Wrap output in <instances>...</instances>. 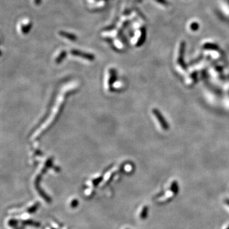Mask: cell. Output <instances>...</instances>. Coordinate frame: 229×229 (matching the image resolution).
Here are the masks:
<instances>
[{
	"mask_svg": "<svg viewBox=\"0 0 229 229\" xmlns=\"http://www.w3.org/2000/svg\"><path fill=\"white\" fill-rule=\"evenodd\" d=\"M59 34L60 35V37H63L64 38H66V39L69 40L74 41V40H76V37L75 35H74L72 33H68V32L60 31L59 32Z\"/></svg>",
	"mask_w": 229,
	"mask_h": 229,
	"instance_id": "3",
	"label": "cell"
},
{
	"mask_svg": "<svg viewBox=\"0 0 229 229\" xmlns=\"http://www.w3.org/2000/svg\"><path fill=\"white\" fill-rule=\"evenodd\" d=\"M72 54L74 55H79V56H80V57H82L84 58H86V59H92L93 58L92 55L84 53V52H79L78 50H73Z\"/></svg>",
	"mask_w": 229,
	"mask_h": 229,
	"instance_id": "4",
	"label": "cell"
},
{
	"mask_svg": "<svg viewBox=\"0 0 229 229\" xmlns=\"http://www.w3.org/2000/svg\"><path fill=\"white\" fill-rule=\"evenodd\" d=\"M31 26H32L31 22H30V20H29L25 19V20H23L20 23L19 29L22 34H27L29 31V29L31 28Z\"/></svg>",
	"mask_w": 229,
	"mask_h": 229,
	"instance_id": "2",
	"label": "cell"
},
{
	"mask_svg": "<svg viewBox=\"0 0 229 229\" xmlns=\"http://www.w3.org/2000/svg\"><path fill=\"white\" fill-rule=\"evenodd\" d=\"M152 111H153V113H154V114L155 115V116H156L157 119L159 120L160 125L162 127V129L166 130V131L169 129V124L167 123L166 119L164 118V116H163L161 114L160 111L157 109H154L152 110Z\"/></svg>",
	"mask_w": 229,
	"mask_h": 229,
	"instance_id": "1",
	"label": "cell"
},
{
	"mask_svg": "<svg viewBox=\"0 0 229 229\" xmlns=\"http://www.w3.org/2000/svg\"><path fill=\"white\" fill-rule=\"evenodd\" d=\"M35 4H39L40 3V0H34Z\"/></svg>",
	"mask_w": 229,
	"mask_h": 229,
	"instance_id": "5",
	"label": "cell"
}]
</instances>
